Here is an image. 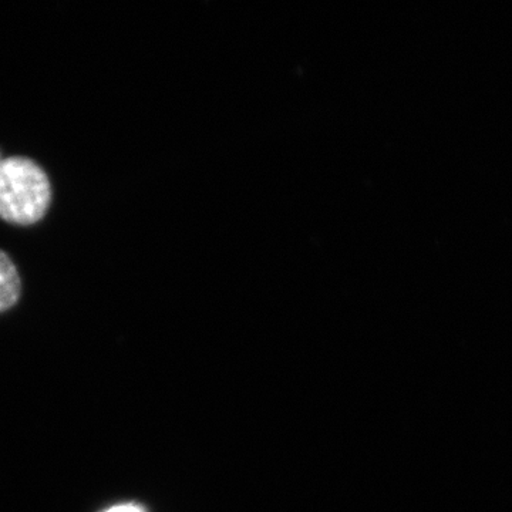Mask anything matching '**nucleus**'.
<instances>
[{"label": "nucleus", "instance_id": "1", "mask_svg": "<svg viewBox=\"0 0 512 512\" xmlns=\"http://www.w3.org/2000/svg\"><path fill=\"white\" fill-rule=\"evenodd\" d=\"M52 202L46 171L28 157L3 158L0 163V218L28 227L45 217Z\"/></svg>", "mask_w": 512, "mask_h": 512}, {"label": "nucleus", "instance_id": "3", "mask_svg": "<svg viewBox=\"0 0 512 512\" xmlns=\"http://www.w3.org/2000/svg\"><path fill=\"white\" fill-rule=\"evenodd\" d=\"M104 512H144V510L136 504H124L117 505V507L110 508V510Z\"/></svg>", "mask_w": 512, "mask_h": 512}, {"label": "nucleus", "instance_id": "4", "mask_svg": "<svg viewBox=\"0 0 512 512\" xmlns=\"http://www.w3.org/2000/svg\"><path fill=\"white\" fill-rule=\"evenodd\" d=\"M3 161V157H2V153H0V163H2Z\"/></svg>", "mask_w": 512, "mask_h": 512}, {"label": "nucleus", "instance_id": "2", "mask_svg": "<svg viewBox=\"0 0 512 512\" xmlns=\"http://www.w3.org/2000/svg\"><path fill=\"white\" fill-rule=\"evenodd\" d=\"M22 293L18 268L6 252L0 251V312L15 306Z\"/></svg>", "mask_w": 512, "mask_h": 512}]
</instances>
